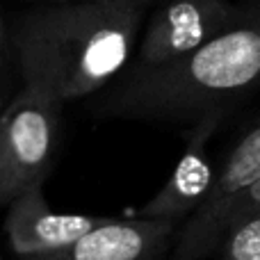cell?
I'll list each match as a JSON object with an SVG mask.
<instances>
[{
    "instance_id": "1",
    "label": "cell",
    "mask_w": 260,
    "mask_h": 260,
    "mask_svg": "<svg viewBox=\"0 0 260 260\" xmlns=\"http://www.w3.org/2000/svg\"><path fill=\"white\" fill-rule=\"evenodd\" d=\"M260 89V0L240 9L229 27L180 59L119 76L99 110L110 119L192 126L229 114Z\"/></svg>"
},
{
    "instance_id": "2",
    "label": "cell",
    "mask_w": 260,
    "mask_h": 260,
    "mask_svg": "<svg viewBox=\"0 0 260 260\" xmlns=\"http://www.w3.org/2000/svg\"><path fill=\"white\" fill-rule=\"evenodd\" d=\"M142 3H46L12 32L23 85L67 103L101 91L126 71L144 21Z\"/></svg>"
},
{
    "instance_id": "3",
    "label": "cell",
    "mask_w": 260,
    "mask_h": 260,
    "mask_svg": "<svg viewBox=\"0 0 260 260\" xmlns=\"http://www.w3.org/2000/svg\"><path fill=\"white\" fill-rule=\"evenodd\" d=\"M59 103L48 91L21 85L0 112V203L41 185L53 162Z\"/></svg>"
},
{
    "instance_id": "4",
    "label": "cell",
    "mask_w": 260,
    "mask_h": 260,
    "mask_svg": "<svg viewBox=\"0 0 260 260\" xmlns=\"http://www.w3.org/2000/svg\"><path fill=\"white\" fill-rule=\"evenodd\" d=\"M231 0H169L144 27L133 69H155L180 59L217 37L238 18Z\"/></svg>"
},
{
    "instance_id": "5",
    "label": "cell",
    "mask_w": 260,
    "mask_h": 260,
    "mask_svg": "<svg viewBox=\"0 0 260 260\" xmlns=\"http://www.w3.org/2000/svg\"><path fill=\"white\" fill-rule=\"evenodd\" d=\"M256 178H260V114L242 130L238 142L221 160L208 199L176 233L171 260H206L212 256L215 251L210 238L219 212L240 189Z\"/></svg>"
},
{
    "instance_id": "6",
    "label": "cell",
    "mask_w": 260,
    "mask_h": 260,
    "mask_svg": "<svg viewBox=\"0 0 260 260\" xmlns=\"http://www.w3.org/2000/svg\"><path fill=\"white\" fill-rule=\"evenodd\" d=\"M224 119V114H210L187 126L185 148L174 171L167 178V183L155 192V197L139 208V217H160V219H174L180 224L201 208L217 178L208 144Z\"/></svg>"
},
{
    "instance_id": "7",
    "label": "cell",
    "mask_w": 260,
    "mask_h": 260,
    "mask_svg": "<svg viewBox=\"0 0 260 260\" xmlns=\"http://www.w3.org/2000/svg\"><path fill=\"white\" fill-rule=\"evenodd\" d=\"M178 229V221L160 217H108L69 247L25 260H162Z\"/></svg>"
},
{
    "instance_id": "8",
    "label": "cell",
    "mask_w": 260,
    "mask_h": 260,
    "mask_svg": "<svg viewBox=\"0 0 260 260\" xmlns=\"http://www.w3.org/2000/svg\"><path fill=\"white\" fill-rule=\"evenodd\" d=\"M108 217L57 212L46 203L41 185H32L7 203L5 233L21 258L53 253L73 244Z\"/></svg>"
},
{
    "instance_id": "9",
    "label": "cell",
    "mask_w": 260,
    "mask_h": 260,
    "mask_svg": "<svg viewBox=\"0 0 260 260\" xmlns=\"http://www.w3.org/2000/svg\"><path fill=\"white\" fill-rule=\"evenodd\" d=\"M217 253L219 260H260V212L233 221Z\"/></svg>"
},
{
    "instance_id": "10",
    "label": "cell",
    "mask_w": 260,
    "mask_h": 260,
    "mask_svg": "<svg viewBox=\"0 0 260 260\" xmlns=\"http://www.w3.org/2000/svg\"><path fill=\"white\" fill-rule=\"evenodd\" d=\"M253 212H260V178H256L253 183H249L247 187H242L229 203L224 206V210L219 212L215 226H212V251L217 253L221 240H224V233L233 221L242 219L247 215H253Z\"/></svg>"
},
{
    "instance_id": "11",
    "label": "cell",
    "mask_w": 260,
    "mask_h": 260,
    "mask_svg": "<svg viewBox=\"0 0 260 260\" xmlns=\"http://www.w3.org/2000/svg\"><path fill=\"white\" fill-rule=\"evenodd\" d=\"M9 50H14V44H12V37H9V32H7V23H5V16H3V12H0V67L5 64V59H7Z\"/></svg>"
},
{
    "instance_id": "12",
    "label": "cell",
    "mask_w": 260,
    "mask_h": 260,
    "mask_svg": "<svg viewBox=\"0 0 260 260\" xmlns=\"http://www.w3.org/2000/svg\"><path fill=\"white\" fill-rule=\"evenodd\" d=\"M48 3H73V0H48ZM85 3H142V5H146L148 0H85Z\"/></svg>"
}]
</instances>
